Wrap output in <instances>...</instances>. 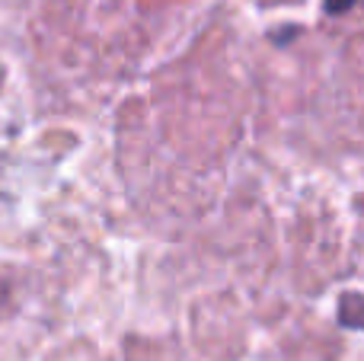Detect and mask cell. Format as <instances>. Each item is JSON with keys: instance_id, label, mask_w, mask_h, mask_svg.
Wrapping results in <instances>:
<instances>
[{"instance_id": "6da1fadb", "label": "cell", "mask_w": 364, "mask_h": 361, "mask_svg": "<svg viewBox=\"0 0 364 361\" xmlns=\"http://www.w3.org/2000/svg\"><path fill=\"white\" fill-rule=\"evenodd\" d=\"M339 320L346 326L364 330V298H361V294H342V301H339Z\"/></svg>"}, {"instance_id": "7a4b0ae2", "label": "cell", "mask_w": 364, "mask_h": 361, "mask_svg": "<svg viewBox=\"0 0 364 361\" xmlns=\"http://www.w3.org/2000/svg\"><path fill=\"white\" fill-rule=\"evenodd\" d=\"M355 0H326V10L329 13H342V10H348Z\"/></svg>"}]
</instances>
